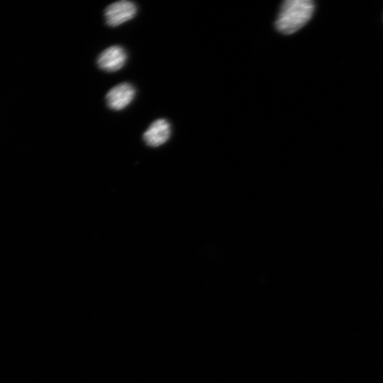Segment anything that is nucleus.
<instances>
[{
    "mask_svg": "<svg viewBox=\"0 0 383 383\" xmlns=\"http://www.w3.org/2000/svg\"><path fill=\"white\" fill-rule=\"evenodd\" d=\"M127 54L120 46H112L102 52L98 58L97 64L101 70L114 73L122 69L126 63Z\"/></svg>",
    "mask_w": 383,
    "mask_h": 383,
    "instance_id": "nucleus-4",
    "label": "nucleus"
},
{
    "mask_svg": "<svg viewBox=\"0 0 383 383\" xmlns=\"http://www.w3.org/2000/svg\"><path fill=\"white\" fill-rule=\"evenodd\" d=\"M135 95L134 86L129 83H123L116 86L107 93L106 102L110 109L121 111L132 102Z\"/></svg>",
    "mask_w": 383,
    "mask_h": 383,
    "instance_id": "nucleus-3",
    "label": "nucleus"
},
{
    "mask_svg": "<svg viewBox=\"0 0 383 383\" xmlns=\"http://www.w3.org/2000/svg\"><path fill=\"white\" fill-rule=\"evenodd\" d=\"M314 4L311 0H287L276 22L277 30L285 35L295 33L312 18Z\"/></svg>",
    "mask_w": 383,
    "mask_h": 383,
    "instance_id": "nucleus-1",
    "label": "nucleus"
},
{
    "mask_svg": "<svg viewBox=\"0 0 383 383\" xmlns=\"http://www.w3.org/2000/svg\"><path fill=\"white\" fill-rule=\"evenodd\" d=\"M136 5L127 0L109 6L105 12L106 24L110 28L119 27L134 19L137 13Z\"/></svg>",
    "mask_w": 383,
    "mask_h": 383,
    "instance_id": "nucleus-2",
    "label": "nucleus"
},
{
    "mask_svg": "<svg viewBox=\"0 0 383 383\" xmlns=\"http://www.w3.org/2000/svg\"><path fill=\"white\" fill-rule=\"evenodd\" d=\"M171 126L165 119L154 121L143 134L145 143L150 147L156 148L166 143L170 137Z\"/></svg>",
    "mask_w": 383,
    "mask_h": 383,
    "instance_id": "nucleus-5",
    "label": "nucleus"
}]
</instances>
